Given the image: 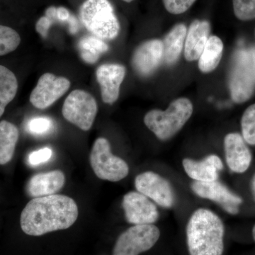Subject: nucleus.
<instances>
[{
    "label": "nucleus",
    "mask_w": 255,
    "mask_h": 255,
    "mask_svg": "<svg viewBox=\"0 0 255 255\" xmlns=\"http://www.w3.org/2000/svg\"><path fill=\"white\" fill-rule=\"evenodd\" d=\"M102 99L105 104L113 105L118 100L120 87L126 76V68L120 64H104L96 72Z\"/></svg>",
    "instance_id": "obj_15"
},
{
    "label": "nucleus",
    "mask_w": 255,
    "mask_h": 255,
    "mask_svg": "<svg viewBox=\"0 0 255 255\" xmlns=\"http://www.w3.org/2000/svg\"><path fill=\"white\" fill-rule=\"evenodd\" d=\"M53 155V151L48 147L31 152L28 156V162L31 165H38L49 160Z\"/></svg>",
    "instance_id": "obj_29"
},
{
    "label": "nucleus",
    "mask_w": 255,
    "mask_h": 255,
    "mask_svg": "<svg viewBox=\"0 0 255 255\" xmlns=\"http://www.w3.org/2000/svg\"><path fill=\"white\" fill-rule=\"evenodd\" d=\"M194 107L189 99L174 100L165 111L152 110L144 117V124L159 140L165 141L174 136L192 116Z\"/></svg>",
    "instance_id": "obj_3"
},
{
    "label": "nucleus",
    "mask_w": 255,
    "mask_h": 255,
    "mask_svg": "<svg viewBox=\"0 0 255 255\" xmlns=\"http://www.w3.org/2000/svg\"><path fill=\"white\" fill-rule=\"evenodd\" d=\"M253 239H254V241L255 242V225L254 226V227L253 228Z\"/></svg>",
    "instance_id": "obj_33"
},
{
    "label": "nucleus",
    "mask_w": 255,
    "mask_h": 255,
    "mask_svg": "<svg viewBox=\"0 0 255 255\" xmlns=\"http://www.w3.org/2000/svg\"><path fill=\"white\" fill-rule=\"evenodd\" d=\"M163 62V45L159 39L149 40L137 46L132 57V66L137 75L149 77Z\"/></svg>",
    "instance_id": "obj_13"
},
{
    "label": "nucleus",
    "mask_w": 255,
    "mask_h": 255,
    "mask_svg": "<svg viewBox=\"0 0 255 255\" xmlns=\"http://www.w3.org/2000/svg\"><path fill=\"white\" fill-rule=\"evenodd\" d=\"M78 217V207L72 198L60 194L34 198L21 212L20 224L31 236L68 229Z\"/></svg>",
    "instance_id": "obj_1"
},
{
    "label": "nucleus",
    "mask_w": 255,
    "mask_h": 255,
    "mask_svg": "<svg viewBox=\"0 0 255 255\" xmlns=\"http://www.w3.org/2000/svg\"><path fill=\"white\" fill-rule=\"evenodd\" d=\"M78 47L82 59L90 64L97 63L101 55L109 50L105 41L95 36L84 37L79 42Z\"/></svg>",
    "instance_id": "obj_23"
},
{
    "label": "nucleus",
    "mask_w": 255,
    "mask_h": 255,
    "mask_svg": "<svg viewBox=\"0 0 255 255\" xmlns=\"http://www.w3.org/2000/svg\"><path fill=\"white\" fill-rule=\"evenodd\" d=\"M97 101L89 92L75 90L65 99L62 113L64 118L82 130H90L97 117Z\"/></svg>",
    "instance_id": "obj_7"
},
{
    "label": "nucleus",
    "mask_w": 255,
    "mask_h": 255,
    "mask_svg": "<svg viewBox=\"0 0 255 255\" xmlns=\"http://www.w3.org/2000/svg\"><path fill=\"white\" fill-rule=\"evenodd\" d=\"M211 33V25L206 20L196 19L191 23L184 43V58L188 62L195 61L201 53Z\"/></svg>",
    "instance_id": "obj_17"
},
{
    "label": "nucleus",
    "mask_w": 255,
    "mask_h": 255,
    "mask_svg": "<svg viewBox=\"0 0 255 255\" xmlns=\"http://www.w3.org/2000/svg\"><path fill=\"white\" fill-rule=\"evenodd\" d=\"M159 236V228L153 224L135 225L119 236L112 255H139L155 246Z\"/></svg>",
    "instance_id": "obj_8"
},
{
    "label": "nucleus",
    "mask_w": 255,
    "mask_h": 255,
    "mask_svg": "<svg viewBox=\"0 0 255 255\" xmlns=\"http://www.w3.org/2000/svg\"><path fill=\"white\" fill-rule=\"evenodd\" d=\"M182 164L187 175L196 182L218 180L219 172L223 169L222 160L216 155L207 156L200 161L185 158L183 159Z\"/></svg>",
    "instance_id": "obj_16"
},
{
    "label": "nucleus",
    "mask_w": 255,
    "mask_h": 255,
    "mask_svg": "<svg viewBox=\"0 0 255 255\" xmlns=\"http://www.w3.org/2000/svg\"><path fill=\"white\" fill-rule=\"evenodd\" d=\"M223 48L222 40L219 37H209L198 63L201 73H211L217 68L222 58Z\"/></svg>",
    "instance_id": "obj_20"
},
{
    "label": "nucleus",
    "mask_w": 255,
    "mask_h": 255,
    "mask_svg": "<svg viewBox=\"0 0 255 255\" xmlns=\"http://www.w3.org/2000/svg\"><path fill=\"white\" fill-rule=\"evenodd\" d=\"M19 132L7 121L0 122V165L9 163L14 156Z\"/></svg>",
    "instance_id": "obj_21"
},
{
    "label": "nucleus",
    "mask_w": 255,
    "mask_h": 255,
    "mask_svg": "<svg viewBox=\"0 0 255 255\" xmlns=\"http://www.w3.org/2000/svg\"><path fill=\"white\" fill-rule=\"evenodd\" d=\"M196 0H162L164 8L170 14H182L190 9Z\"/></svg>",
    "instance_id": "obj_28"
},
{
    "label": "nucleus",
    "mask_w": 255,
    "mask_h": 255,
    "mask_svg": "<svg viewBox=\"0 0 255 255\" xmlns=\"http://www.w3.org/2000/svg\"><path fill=\"white\" fill-rule=\"evenodd\" d=\"M85 28L102 40H113L118 36L120 23L113 6L108 0H86L80 11Z\"/></svg>",
    "instance_id": "obj_5"
},
{
    "label": "nucleus",
    "mask_w": 255,
    "mask_h": 255,
    "mask_svg": "<svg viewBox=\"0 0 255 255\" xmlns=\"http://www.w3.org/2000/svg\"><path fill=\"white\" fill-rule=\"evenodd\" d=\"M122 206L127 222L135 225L153 224L159 219L157 206L138 191H130L124 196Z\"/></svg>",
    "instance_id": "obj_11"
},
{
    "label": "nucleus",
    "mask_w": 255,
    "mask_h": 255,
    "mask_svg": "<svg viewBox=\"0 0 255 255\" xmlns=\"http://www.w3.org/2000/svg\"><path fill=\"white\" fill-rule=\"evenodd\" d=\"M65 174L60 170L37 174L28 181L27 192L33 198L53 195L63 187Z\"/></svg>",
    "instance_id": "obj_18"
},
{
    "label": "nucleus",
    "mask_w": 255,
    "mask_h": 255,
    "mask_svg": "<svg viewBox=\"0 0 255 255\" xmlns=\"http://www.w3.org/2000/svg\"><path fill=\"white\" fill-rule=\"evenodd\" d=\"M70 85L68 78L43 74L30 95V102L39 110L48 108L68 92Z\"/></svg>",
    "instance_id": "obj_10"
},
{
    "label": "nucleus",
    "mask_w": 255,
    "mask_h": 255,
    "mask_svg": "<svg viewBox=\"0 0 255 255\" xmlns=\"http://www.w3.org/2000/svg\"><path fill=\"white\" fill-rule=\"evenodd\" d=\"M187 28L184 23H177L164 36L163 62L168 65L175 64L180 58L187 36Z\"/></svg>",
    "instance_id": "obj_19"
},
{
    "label": "nucleus",
    "mask_w": 255,
    "mask_h": 255,
    "mask_svg": "<svg viewBox=\"0 0 255 255\" xmlns=\"http://www.w3.org/2000/svg\"><path fill=\"white\" fill-rule=\"evenodd\" d=\"M135 187L157 205L167 209L174 205V194L170 183L155 172L147 171L138 174L135 177Z\"/></svg>",
    "instance_id": "obj_9"
},
{
    "label": "nucleus",
    "mask_w": 255,
    "mask_h": 255,
    "mask_svg": "<svg viewBox=\"0 0 255 255\" xmlns=\"http://www.w3.org/2000/svg\"><path fill=\"white\" fill-rule=\"evenodd\" d=\"M252 190H253V195L255 199V174L253 177V182H252Z\"/></svg>",
    "instance_id": "obj_32"
},
{
    "label": "nucleus",
    "mask_w": 255,
    "mask_h": 255,
    "mask_svg": "<svg viewBox=\"0 0 255 255\" xmlns=\"http://www.w3.org/2000/svg\"><path fill=\"white\" fill-rule=\"evenodd\" d=\"M18 90L16 76L6 67L0 65V118L6 106L14 100Z\"/></svg>",
    "instance_id": "obj_22"
},
{
    "label": "nucleus",
    "mask_w": 255,
    "mask_h": 255,
    "mask_svg": "<svg viewBox=\"0 0 255 255\" xmlns=\"http://www.w3.org/2000/svg\"><path fill=\"white\" fill-rule=\"evenodd\" d=\"M231 99L243 104L251 99L255 92V51L238 50L233 56L228 78Z\"/></svg>",
    "instance_id": "obj_4"
},
{
    "label": "nucleus",
    "mask_w": 255,
    "mask_h": 255,
    "mask_svg": "<svg viewBox=\"0 0 255 255\" xmlns=\"http://www.w3.org/2000/svg\"><path fill=\"white\" fill-rule=\"evenodd\" d=\"M70 17V13L68 9H65V7H58L56 8V18L57 20L59 21H67Z\"/></svg>",
    "instance_id": "obj_31"
},
{
    "label": "nucleus",
    "mask_w": 255,
    "mask_h": 255,
    "mask_svg": "<svg viewBox=\"0 0 255 255\" xmlns=\"http://www.w3.org/2000/svg\"><path fill=\"white\" fill-rule=\"evenodd\" d=\"M191 189L199 197L217 203L228 214L236 215L239 213V206L243 204V199L219 181L208 182L195 181L191 184Z\"/></svg>",
    "instance_id": "obj_12"
},
{
    "label": "nucleus",
    "mask_w": 255,
    "mask_h": 255,
    "mask_svg": "<svg viewBox=\"0 0 255 255\" xmlns=\"http://www.w3.org/2000/svg\"><path fill=\"white\" fill-rule=\"evenodd\" d=\"M123 1H126V2L130 3L133 1V0H123Z\"/></svg>",
    "instance_id": "obj_34"
},
{
    "label": "nucleus",
    "mask_w": 255,
    "mask_h": 255,
    "mask_svg": "<svg viewBox=\"0 0 255 255\" xmlns=\"http://www.w3.org/2000/svg\"><path fill=\"white\" fill-rule=\"evenodd\" d=\"M21 43L19 34L9 26L0 25V56L11 53Z\"/></svg>",
    "instance_id": "obj_24"
},
{
    "label": "nucleus",
    "mask_w": 255,
    "mask_h": 255,
    "mask_svg": "<svg viewBox=\"0 0 255 255\" xmlns=\"http://www.w3.org/2000/svg\"><path fill=\"white\" fill-rule=\"evenodd\" d=\"M224 234V225L217 214L209 209L196 210L187 226L189 254L223 255Z\"/></svg>",
    "instance_id": "obj_2"
},
{
    "label": "nucleus",
    "mask_w": 255,
    "mask_h": 255,
    "mask_svg": "<svg viewBox=\"0 0 255 255\" xmlns=\"http://www.w3.org/2000/svg\"><path fill=\"white\" fill-rule=\"evenodd\" d=\"M90 161L96 176L102 180L119 182L128 174V165L123 159L112 154L110 142L105 137L95 140Z\"/></svg>",
    "instance_id": "obj_6"
},
{
    "label": "nucleus",
    "mask_w": 255,
    "mask_h": 255,
    "mask_svg": "<svg viewBox=\"0 0 255 255\" xmlns=\"http://www.w3.org/2000/svg\"><path fill=\"white\" fill-rule=\"evenodd\" d=\"M53 128V121L47 117H36L32 119L27 124L28 132L37 135L48 133Z\"/></svg>",
    "instance_id": "obj_27"
},
{
    "label": "nucleus",
    "mask_w": 255,
    "mask_h": 255,
    "mask_svg": "<svg viewBox=\"0 0 255 255\" xmlns=\"http://www.w3.org/2000/svg\"><path fill=\"white\" fill-rule=\"evenodd\" d=\"M53 21L54 20L48 17V16H43V17H41L37 21L36 25L37 32L40 33L43 38H46L47 36H48V30H49V28Z\"/></svg>",
    "instance_id": "obj_30"
},
{
    "label": "nucleus",
    "mask_w": 255,
    "mask_h": 255,
    "mask_svg": "<svg viewBox=\"0 0 255 255\" xmlns=\"http://www.w3.org/2000/svg\"><path fill=\"white\" fill-rule=\"evenodd\" d=\"M241 129L247 143L255 146V104L248 107L242 116Z\"/></svg>",
    "instance_id": "obj_25"
},
{
    "label": "nucleus",
    "mask_w": 255,
    "mask_h": 255,
    "mask_svg": "<svg viewBox=\"0 0 255 255\" xmlns=\"http://www.w3.org/2000/svg\"><path fill=\"white\" fill-rule=\"evenodd\" d=\"M233 12L243 21L255 19V0H233Z\"/></svg>",
    "instance_id": "obj_26"
},
{
    "label": "nucleus",
    "mask_w": 255,
    "mask_h": 255,
    "mask_svg": "<svg viewBox=\"0 0 255 255\" xmlns=\"http://www.w3.org/2000/svg\"><path fill=\"white\" fill-rule=\"evenodd\" d=\"M224 151L226 163L235 173H244L251 167L253 155L241 134H227L224 138Z\"/></svg>",
    "instance_id": "obj_14"
}]
</instances>
